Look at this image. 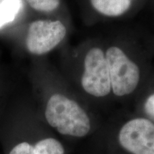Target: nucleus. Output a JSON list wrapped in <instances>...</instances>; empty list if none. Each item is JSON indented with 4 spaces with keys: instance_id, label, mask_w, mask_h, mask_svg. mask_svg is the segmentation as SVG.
I'll return each mask as SVG.
<instances>
[{
    "instance_id": "nucleus-1",
    "label": "nucleus",
    "mask_w": 154,
    "mask_h": 154,
    "mask_svg": "<svg viewBox=\"0 0 154 154\" xmlns=\"http://www.w3.org/2000/svg\"><path fill=\"white\" fill-rule=\"evenodd\" d=\"M45 117L50 126L65 136L82 138L91 130V121L86 111L74 100L60 94L49 98Z\"/></svg>"
},
{
    "instance_id": "nucleus-2",
    "label": "nucleus",
    "mask_w": 154,
    "mask_h": 154,
    "mask_svg": "<svg viewBox=\"0 0 154 154\" xmlns=\"http://www.w3.org/2000/svg\"><path fill=\"white\" fill-rule=\"evenodd\" d=\"M110 73L111 91L117 96L134 92L140 81V69L122 49L111 47L105 54Z\"/></svg>"
},
{
    "instance_id": "nucleus-3",
    "label": "nucleus",
    "mask_w": 154,
    "mask_h": 154,
    "mask_svg": "<svg viewBox=\"0 0 154 154\" xmlns=\"http://www.w3.org/2000/svg\"><path fill=\"white\" fill-rule=\"evenodd\" d=\"M82 85L86 93L95 97H103L111 91L109 66L104 53L99 48H92L86 54Z\"/></svg>"
},
{
    "instance_id": "nucleus-4",
    "label": "nucleus",
    "mask_w": 154,
    "mask_h": 154,
    "mask_svg": "<svg viewBox=\"0 0 154 154\" xmlns=\"http://www.w3.org/2000/svg\"><path fill=\"white\" fill-rule=\"evenodd\" d=\"M118 139L122 149L131 154H154V122L147 118L127 121Z\"/></svg>"
},
{
    "instance_id": "nucleus-5",
    "label": "nucleus",
    "mask_w": 154,
    "mask_h": 154,
    "mask_svg": "<svg viewBox=\"0 0 154 154\" xmlns=\"http://www.w3.org/2000/svg\"><path fill=\"white\" fill-rule=\"evenodd\" d=\"M66 34V29L60 21H36L29 27L26 48L33 54H44L54 49L64 38Z\"/></svg>"
},
{
    "instance_id": "nucleus-6",
    "label": "nucleus",
    "mask_w": 154,
    "mask_h": 154,
    "mask_svg": "<svg viewBox=\"0 0 154 154\" xmlns=\"http://www.w3.org/2000/svg\"><path fill=\"white\" fill-rule=\"evenodd\" d=\"M64 148L60 141L53 138H44L35 145L22 142L15 146L9 154H64Z\"/></svg>"
},
{
    "instance_id": "nucleus-7",
    "label": "nucleus",
    "mask_w": 154,
    "mask_h": 154,
    "mask_svg": "<svg viewBox=\"0 0 154 154\" xmlns=\"http://www.w3.org/2000/svg\"><path fill=\"white\" fill-rule=\"evenodd\" d=\"M96 11L108 17H118L129 9L131 0H90Z\"/></svg>"
},
{
    "instance_id": "nucleus-8",
    "label": "nucleus",
    "mask_w": 154,
    "mask_h": 154,
    "mask_svg": "<svg viewBox=\"0 0 154 154\" xmlns=\"http://www.w3.org/2000/svg\"><path fill=\"white\" fill-rule=\"evenodd\" d=\"M22 7V0H0V28L12 22Z\"/></svg>"
},
{
    "instance_id": "nucleus-9",
    "label": "nucleus",
    "mask_w": 154,
    "mask_h": 154,
    "mask_svg": "<svg viewBox=\"0 0 154 154\" xmlns=\"http://www.w3.org/2000/svg\"><path fill=\"white\" fill-rule=\"evenodd\" d=\"M32 9L42 12H51L58 8L60 0H26Z\"/></svg>"
},
{
    "instance_id": "nucleus-10",
    "label": "nucleus",
    "mask_w": 154,
    "mask_h": 154,
    "mask_svg": "<svg viewBox=\"0 0 154 154\" xmlns=\"http://www.w3.org/2000/svg\"><path fill=\"white\" fill-rule=\"evenodd\" d=\"M143 110L150 120L154 122V92L148 96L143 104Z\"/></svg>"
}]
</instances>
